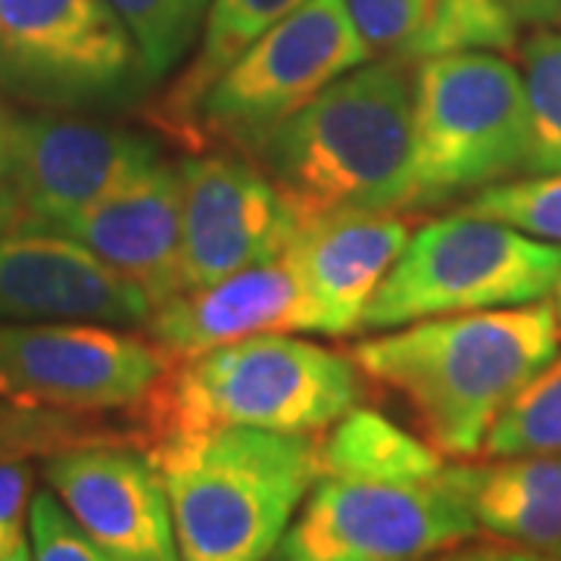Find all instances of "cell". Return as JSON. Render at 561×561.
Masks as SVG:
<instances>
[{
	"label": "cell",
	"mask_w": 561,
	"mask_h": 561,
	"mask_svg": "<svg viewBox=\"0 0 561 561\" xmlns=\"http://www.w3.org/2000/svg\"><path fill=\"white\" fill-rule=\"evenodd\" d=\"M552 302H527L402 324L356 343L362 378L400 397L443 456H481L505 405L559 356Z\"/></svg>",
	"instance_id": "obj_1"
},
{
	"label": "cell",
	"mask_w": 561,
	"mask_h": 561,
	"mask_svg": "<svg viewBox=\"0 0 561 561\" xmlns=\"http://www.w3.org/2000/svg\"><path fill=\"white\" fill-rule=\"evenodd\" d=\"M297 221L405 213L412 66L362 62L280 125L253 157Z\"/></svg>",
	"instance_id": "obj_2"
},
{
	"label": "cell",
	"mask_w": 561,
	"mask_h": 561,
	"mask_svg": "<svg viewBox=\"0 0 561 561\" xmlns=\"http://www.w3.org/2000/svg\"><path fill=\"white\" fill-rule=\"evenodd\" d=\"M362 393V371L346 353L290 334H260L165 359L135 412L144 449L225 427L316 437L356 409Z\"/></svg>",
	"instance_id": "obj_3"
},
{
	"label": "cell",
	"mask_w": 561,
	"mask_h": 561,
	"mask_svg": "<svg viewBox=\"0 0 561 561\" xmlns=\"http://www.w3.org/2000/svg\"><path fill=\"white\" fill-rule=\"evenodd\" d=\"M144 453L165 483L181 561H272L321 478L312 434L225 427Z\"/></svg>",
	"instance_id": "obj_4"
},
{
	"label": "cell",
	"mask_w": 561,
	"mask_h": 561,
	"mask_svg": "<svg viewBox=\"0 0 561 561\" xmlns=\"http://www.w3.org/2000/svg\"><path fill=\"white\" fill-rule=\"evenodd\" d=\"M524 79L493 50L412 66V175L405 213L481 194L524 172Z\"/></svg>",
	"instance_id": "obj_5"
},
{
	"label": "cell",
	"mask_w": 561,
	"mask_h": 561,
	"mask_svg": "<svg viewBox=\"0 0 561 561\" xmlns=\"http://www.w3.org/2000/svg\"><path fill=\"white\" fill-rule=\"evenodd\" d=\"M559 280L561 243L459 209L412 231L365 306L359 331L540 302L552 297Z\"/></svg>",
	"instance_id": "obj_6"
},
{
	"label": "cell",
	"mask_w": 561,
	"mask_h": 561,
	"mask_svg": "<svg viewBox=\"0 0 561 561\" xmlns=\"http://www.w3.org/2000/svg\"><path fill=\"white\" fill-rule=\"evenodd\" d=\"M368 62L346 0H306L228 62L191 113V153L256 157L265 140L334 79Z\"/></svg>",
	"instance_id": "obj_7"
},
{
	"label": "cell",
	"mask_w": 561,
	"mask_h": 561,
	"mask_svg": "<svg viewBox=\"0 0 561 561\" xmlns=\"http://www.w3.org/2000/svg\"><path fill=\"white\" fill-rule=\"evenodd\" d=\"M144 72L110 0H0V94L35 106H98L131 98Z\"/></svg>",
	"instance_id": "obj_8"
},
{
	"label": "cell",
	"mask_w": 561,
	"mask_h": 561,
	"mask_svg": "<svg viewBox=\"0 0 561 561\" xmlns=\"http://www.w3.org/2000/svg\"><path fill=\"white\" fill-rule=\"evenodd\" d=\"M474 534L443 471L421 483L319 478L272 561H427Z\"/></svg>",
	"instance_id": "obj_9"
},
{
	"label": "cell",
	"mask_w": 561,
	"mask_h": 561,
	"mask_svg": "<svg viewBox=\"0 0 561 561\" xmlns=\"http://www.w3.org/2000/svg\"><path fill=\"white\" fill-rule=\"evenodd\" d=\"M165 368L150 337L94 321L0 324V402L20 412L138 409Z\"/></svg>",
	"instance_id": "obj_10"
},
{
	"label": "cell",
	"mask_w": 561,
	"mask_h": 561,
	"mask_svg": "<svg viewBox=\"0 0 561 561\" xmlns=\"http://www.w3.org/2000/svg\"><path fill=\"white\" fill-rule=\"evenodd\" d=\"M181 169V290L280 256L300 231L260 162L203 150ZM179 290V294H181Z\"/></svg>",
	"instance_id": "obj_11"
},
{
	"label": "cell",
	"mask_w": 561,
	"mask_h": 561,
	"mask_svg": "<svg viewBox=\"0 0 561 561\" xmlns=\"http://www.w3.org/2000/svg\"><path fill=\"white\" fill-rule=\"evenodd\" d=\"M160 162L157 144L131 128L76 116H16L10 194L22 225L57 228Z\"/></svg>",
	"instance_id": "obj_12"
},
{
	"label": "cell",
	"mask_w": 561,
	"mask_h": 561,
	"mask_svg": "<svg viewBox=\"0 0 561 561\" xmlns=\"http://www.w3.org/2000/svg\"><path fill=\"white\" fill-rule=\"evenodd\" d=\"M44 478L113 561H181L169 493L144 449L66 446L50 456Z\"/></svg>",
	"instance_id": "obj_13"
},
{
	"label": "cell",
	"mask_w": 561,
	"mask_h": 561,
	"mask_svg": "<svg viewBox=\"0 0 561 561\" xmlns=\"http://www.w3.org/2000/svg\"><path fill=\"white\" fill-rule=\"evenodd\" d=\"M153 302L84 243L20 225L0 238V321L147 324Z\"/></svg>",
	"instance_id": "obj_14"
},
{
	"label": "cell",
	"mask_w": 561,
	"mask_h": 561,
	"mask_svg": "<svg viewBox=\"0 0 561 561\" xmlns=\"http://www.w3.org/2000/svg\"><path fill=\"white\" fill-rule=\"evenodd\" d=\"M147 337L165 359H187L260 334H319V319L287 253L206 287L181 290L147 319Z\"/></svg>",
	"instance_id": "obj_15"
},
{
	"label": "cell",
	"mask_w": 561,
	"mask_h": 561,
	"mask_svg": "<svg viewBox=\"0 0 561 561\" xmlns=\"http://www.w3.org/2000/svg\"><path fill=\"white\" fill-rule=\"evenodd\" d=\"M47 231L84 243L157 309L181 290V169L153 162L110 197Z\"/></svg>",
	"instance_id": "obj_16"
},
{
	"label": "cell",
	"mask_w": 561,
	"mask_h": 561,
	"mask_svg": "<svg viewBox=\"0 0 561 561\" xmlns=\"http://www.w3.org/2000/svg\"><path fill=\"white\" fill-rule=\"evenodd\" d=\"M412 228L415 221L402 213H343L302 225L284 253L300 272L319 334L359 331L365 306L397 265Z\"/></svg>",
	"instance_id": "obj_17"
},
{
	"label": "cell",
	"mask_w": 561,
	"mask_h": 561,
	"mask_svg": "<svg viewBox=\"0 0 561 561\" xmlns=\"http://www.w3.org/2000/svg\"><path fill=\"white\" fill-rule=\"evenodd\" d=\"M368 57L419 62L518 47V16L502 0H346Z\"/></svg>",
	"instance_id": "obj_18"
},
{
	"label": "cell",
	"mask_w": 561,
	"mask_h": 561,
	"mask_svg": "<svg viewBox=\"0 0 561 561\" xmlns=\"http://www.w3.org/2000/svg\"><path fill=\"white\" fill-rule=\"evenodd\" d=\"M443 481L468 505L478 530L508 546L561 556V453L446 465Z\"/></svg>",
	"instance_id": "obj_19"
},
{
	"label": "cell",
	"mask_w": 561,
	"mask_h": 561,
	"mask_svg": "<svg viewBox=\"0 0 561 561\" xmlns=\"http://www.w3.org/2000/svg\"><path fill=\"white\" fill-rule=\"evenodd\" d=\"M321 478L375 483H421L440 478L443 453L402 431L378 409H350L319 440Z\"/></svg>",
	"instance_id": "obj_20"
},
{
	"label": "cell",
	"mask_w": 561,
	"mask_h": 561,
	"mask_svg": "<svg viewBox=\"0 0 561 561\" xmlns=\"http://www.w3.org/2000/svg\"><path fill=\"white\" fill-rule=\"evenodd\" d=\"M302 3L306 0H213L203 22L197 57L165 91L160 106L153 110V122L165 135L184 138L194 106L203 98V91L219 79L221 69L234 57H241L272 25L300 10Z\"/></svg>",
	"instance_id": "obj_21"
},
{
	"label": "cell",
	"mask_w": 561,
	"mask_h": 561,
	"mask_svg": "<svg viewBox=\"0 0 561 561\" xmlns=\"http://www.w3.org/2000/svg\"><path fill=\"white\" fill-rule=\"evenodd\" d=\"M527 153L524 175H561V32H537L524 41Z\"/></svg>",
	"instance_id": "obj_22"
},
{
	"label": "cell",
	"mask_w": 561,
	"mask_h": 561,
	"mask_svg": "<svg viewBox=\"0 0 561 561\" xmlns=\"http://www.w3.org/2000/svg\"><path fill=\"white\" fill-rule=\"evenodd\" d=\"M561 453V356L549 362L486 434V459L505 456H559Z\"/></svg>",
	"instance_id": "obj_23"
},
{
	"label": "cell",
	"mask_w": 561,
	"mask_h": 561,
	"mask_svg": "<svg viewBox=\"0 0 561 561\" xmlns=\"http://www.w3.org/2000/svg\"><path fill=\"white\" fill-rule=\"evenodd\" d=\"M138 41L147 81L165 79L203 35L213 0H110Z\"/></svg>",
	"instance_id": "obj_24"
},
{
	"label": "cell",
	"mask_w": 561,
	"mask_h": 561,
	"mask_svg": "<svg viewBox=\"0 0 561 561\" xmlns=\"http://www.w3.org/2000/svg\"><path fill=\"white\" fill-rule=\"evenodd\" d=\"M471 216L496 219L530 238L561 243V175H527L483 187L461 206Z\"/></svg>",
	"instance_id": "obj_25"
},
{
	"label": "cell",
	"mask_w": 561,
	"mask_h": 561,
	"mask_svg": "<svg viewBox=\"0 0 561 561\" xmlns=\"http://www.w3.org/2000/svg\"><path fill=\"white\" fill-rule=\"evenodd\" d=\"M32 561H113L66 512L54 490H41L28 505Z\"/></svg>",
	"instance_id": "obj_26"
},
{
	"label": "cell",
	"mask_w": 561,
	"mask_h": 561,
	"mask_svg": "<svg viewBox=\"0 0 561 561\" xmlns=\"http://www.w3.org/2000/svg\"><path fill=\"white\" fill-rule=\"evenodd\" d=\"M32 496V468L22 459L0 461V556L20 546L22 522L28 512Z\"/></svg>",
	"instance_id": "obj_27"
},
{
	"label": "cell",
	"mask_w": 561,
	"mask_h": 561,
	"mask_svg": "<svg viewBox=\"0 0 561 561\" xmlns=\"http://www.w3.org/2000/svg\"><path fill=\"white\" fill-rule=\"evenodd\" d=\"M60 421L54 419H16V421H0V453L3 449H16L22 443H44V437H50V427H57Z\"/></svg>",
	"instance_id": "obj_28"
},
{
	"label": "cell",
	"mask_w": 561,
	"mask_h": 561,
	"mask_svg": "<svg viewBox=\"0 0 561 561\" xmlns=\"http://www.w3.org/2000/svg\"><path fill=\"white\" fill-rule=\"evenodd\" d=\"M518 22H534V25H549L561 20V0H502Z\"/></svg>",
	"instance_id": "obj_29"
},
{
	"label": "cell",
	"mask_w": 561,
	"mask_h": 561,
	"mask_svg": "<svg viewBox=\"0 0 561 561\" xmlns=\"http://www.w3.org/2000/svg\"><path fill=\"white\" fill-rule=\"evenodd\" d=\"M13 157H16V116L7 106H0V191L10 181Z\"/></svg>",
	"instance_id": "obj_30"
},
{
	"label": "cell",
	"mask_w": 561,
	"mask_h": 561,
	"mask_svg": "<svg viewBox=\"0 0 561 561\" xmlns=\"http://www.w3.org/2000/svg\"><path fill=\"white\" fill-rule=\"evenodd\" d=\"M434 561H505L500 546H474V549H449V552H440L434 556Z\"/></svg>",
	"instance_id": "obj_31"
},
{
	"label": "cell",
	"mask_w": 561,
	"mask_h": 561,
	"mask_svg": "<svg viewBox=\"0 0 561 561\" xmlns=\"http://www.w3.org/2000/svg\"><path fill=\"white\" fill-rule=\"evenodd\" d=\"M22 225V213L16 206V197L10 194V187L0 191V238H7L10 231H16Z\"/></svg>",
	"instance_id": "obj_32"
},
{
	"label": "cell",
	"mask_w": 561,
	"mask_h": 561,
	"mask_svg": "<svg viewBox=\"0 0 561 561\" xmlns=\"http://www.w3.org/2000/svg\"><path fill=\"white\" fill-rule=\"evenodd\" d=\"M505 561H561L559 556L549 552H537V549H524V546H500Z\"/></svg>",
	"instance_id": "obj_33"
},
{
	"label": "cell",
	"mask_w": 561,
	"mask_h": 561,
	"mask_svg": "<svg viewBox=\"0 0 561 561\" xmlns=\"http://www.w3.org/2000/svg\"><path fill=\"white\" fill-rule=\"evenodd\" d=\"M0 561H32V546L22 540L20 546H13L7 556H0Z\"/></svg>",
	"instance_id": "obj_34"
},
{
	"label": "cell",
	"mask_w": 561,
	"mask_h": 561,
	"mask_svg": "<svg viewBox=\"0 0 561 561\" xmlns=\"http://www.w3.org/2000/svg\"><path fill=\"white\" fill-rule=\"evenodd\" d=\"M552 309H556V319H559V331H561V280H559V287L552 290Z\"/></svg>",
	"instance_id": "obj_35"
},
{
	"label": "cell",
	"mask_w": 561,
	"mask_h": 561,
	"mask_svg": "<svg viewBox=\"0 0 561 561\" xmlns=\"http://www.w3.org/2000/svg\"><path fill=\"white\" fill-rule=\"evenodd\" d=\"M559 559H561V556H559Z\"/></svg>",
	"instance_id": "obj_36"
}]
</instances>
